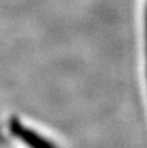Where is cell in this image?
Here are the masks:
<instances>
[{"mask_svg":"<svg viewBox=\"0 0 147 148\" xmlns=\"http://www.w3.org/2000/svg\"><path fill=\"white\" fill-rule=\"evenodd\" d=\"M9 130L23 146L27 148H59L52 140L39 134L38 131L22 125L17 118H12L9 122Z\"/></svg>","mask_w":147,"mask_h":148,"instance_id":"obj_1","label":"cell"},{"mask_svg":"<svg viewBox=\"0 0 147 148\" xmlns=\"http://www.w3.org/2000/svg\"><path fill=\"white\" fill-rule=\"evenodd\" d=\"M145 48H146V74H147V4L145 12Z\"/></svg>","mask_w":147,"mask_h":148,"instance_id":"obj_2","label":"cell"}]
</instances>
